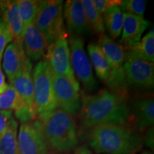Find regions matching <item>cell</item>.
Returning <instances> with one entry per match:
<instances>
[{
	"label": "cell",
	"mask_w": 154,
	"mask_h": 154,
	"mask_svg": "<svg viewBox=\"0 0 154 154\" xmlns=\"http://www.w3.org/2000/svg\"><path fill=\"white\" fill-rule=\"evenodd\" d=\"M79 113L83 131L105 124L128 126L129 119L126 98L107 89H102L94 95L83 96Z\"/></svg>",
	"instance_id": "obj_1"
},
{
	"label": "cell",
	"mask_w": 154,
	"mask_h": 154,
	"mask_svg": "<svg viewBox=\"0 0 154 154\" xmlns=\"http://www.w3.org/2000/svg\"><path fill=\"white\" fill-rule=\"evenodd\" d=\"M86 138L93 151L103 154H136L143 146V136L127 126L98 125L86 131Z\"/></svg>",
	"instance_id": "obj_2"
},
{
	"label": "cell",
	"mask_w": 154,
	"mask_h": 154,
	"mask_svg": "<svg viewBox=\"0 0 154 154\" xmlns=\"http://www.w3.org/2000/svg\"><path fill=\"white\" fill-rule=\"evenodd\" d=\"M37 119L48 146L58 153L76 149L79 135L76 121L72 115L57 108Z\"/></svg>",
	"instance_id": "obj_3"
},
{
	"label": "cell",
	"mask_w": 154,
	"mask_h": 154,
	"mask_svg": "<svg viewBox=\"0 0 154 154\" xmlns=\"http://www.w3.org/2000/svg\"><path fill=\"white\" fill-rule=\"evenodd\" d=\"M98 46L106 58L111 69V74L106 84L110 91L127 99V87L124 70L125 61L124 48L120 44L105 34L99 36Z\"/></svg>",
	"instance_id": "obj_4"
},
{
	"label": "cell",
	"mask_w": 154,
	"mask_h": 154,
	"mask_svg": "<svg viewBox=\"0 0 154 154\" xmlns=\"http://www.w3.org/2000/svg\"><path fill=\"white\" fill-rule=\"evenodd\" d=\"M53 76L52 69L47 60L38 61L32 72L34 103L37 117L57 108L53 88Z\"/></svg>",
	"instance_id": "obj_5"
},
{
	"label": "cell",
	"mask_w": 154,
	"mask_h": 154,
	"mask_svg": "<svg viewBox=\"0 0 154 154\" xmlns=\"http://www.w3.org/2000/svg\"><path fill=\"white\" fill-rule=\"evenodd\" d=\"M38 30L45 36L49 46L64 29L63 1H42L34 21Z\"/></svg>",
	"instance_id": "obj_6"
},
{
	"label": "cell",
	"mask_w": 154,
	"mask_h": 154,
	"mask_svg": "<svg viewBox=\"0 0 154 154\" xmlns=\"http://www.w3.org/2000/svg\"><path fill=\"white\" fill-rule=\"evenodd\" d=\"M69 46L70 61L75 77H77L87 91L96 90L98 84L94 77L91 61L86 54L82 38L69 34Z\"/></svg>",
	"instance_id": "obj_7"
},
{
	"label": "cell",
	"mask_w": 154,
	"mask_h": 154,
	"mask_svg": "<svg viewBox=\"0 0 154 154\" xmlns=\"http://www.w3.org/2000/svg\"><path fill=\"white\" fill-rule=\"evenodd\" d=\"M47 49V61L54 75L66 77L76 87L79 88V84L74 76L71 65L70 49L65 29L48 47Z\"/></svg>",
	"instance_id": "obj_8"
},
{
	"label": "cell",
	"mask_w": 154,
	"mask_h": 154,
	"mask_svg": "<svg viewBox=\"0 0 154 154\" xmlns=\"http://www.w3.org/2000/svg\"><path fill=\"white\" fill-rule=\"evenodd\" d=\"M124 70L128 88L138 91H147L153 88V62L140 59L126 60Z\"/></svg>",
	"instance_id": "obj_9"
},
{
	"label": "cell",
	"mask_w": 154,
	"mask_h": 154,
	"mask_svg": "<svg viewBox=\"0 0 154 154\" xmlns=\"http://www.w3.org/2000/svg\"><path fill=\"white\" fill-rule=\"evenodd\" d=\"M19 154H48V146L38 120L22 123L17 134Z\"/></svg>",
	"instance_id": "obj_10"
},
{
	"label": "cell",
	"mask_w": 154,
	"mask_h": 154,
	"mask_svg": "<svg viewBox=\"0 0 154 154\" xmlns=\"http://www.w3.org/2000/svg\"><path fill=\"white\" fill-rule=\"evenodd\" d=\"M129 110L128 124L136 131H144L153 127L154 124V101L151 95L133 97L128 103Z\"/></svg>",
	"instance_id": "obj_11"
},
{
	"label": "cell",
	"mask_w": 154,
	"mask_h": 154,
	"mask_svg": "<svg viewBox=\"0 0 154 154\" xmlns=\"http://www.w3.org/2000/svg\"><path fill=\"white\" fill-rule=\"evenodd\" d=\"M53 88L57 108L72 116L79 113L81 109L79 88L66 77L54 75Z\"/></svg>",
	"instance_id": "obj_12"
},
{
	"label": "cell",
	"mask_w": 154,
	"mask_h": 154,
	"mask_svg": "<svg viewBox=\"0 0 154 154\" xmlns=\"http://www.w3.org/2000/svg\"><path fill=\"white\" fill-rule=\"evenodd\" d=\"M2 57V67L9 81L12 80L32 65L25 53L23 41H12L5 49Z\"/></svg>",
	"instance_id": "obj_13"
},
{
	"label": "cell",
	"mask_w": 154,
	"mask_h": 154,
	"mask_svg": "<svg viewBox=\"0 0 154 154\" xmlns=\"http://www.w3.org/2000/svg\"><path fill=\"white\" fill-rule=\"evenodd\" d=\"M63 17L66 19L69 34L81 37L92 32L88 24L85 10L79 0H69L65 3Z\"/></svg>",
	"instance_id": "obj_14"
},
{
	"label": "cell",
	"mask_w": 154,
	"mask_h": 154,
	"mask_svg": "<svg viewBox=\"0 0 154 154\" xmlns=\"http://www.w3.org/2000/svg\"><path fill=\"white\" fill-rule=\"evenodd\" d=\"M22 39L25 53L30 61L39 60L49 47L45 36L38 30L34 22L24 29Z\"/></svg>",
	"instance_id": "obj_15"
},
{
	"label": "cell",
	"mask_w": 154,
	"mask_h": 154,
	"mask_svg": "<svg viewBox=\"0 0 154 154\" xmlns=\"http://www.w3.org/2000/svg\"><path fill=\"white\" fill-rule=\"evenodd\" d=\"M149 25V22L144 19L143 17L124 13L121 43L124 44L126 48L137 44Z\"/></svg>",
	"instance_id": "obj_16"
},
{
	"label": "cell",
	"mask_w": 154,
	"mask_h": 154,
	"mask_svg": "<svg viewBox=\"0 0 154 154\" xmlns=\"http://www.w3.org/2000/svg\"><path fill=\"white\" fill-rule=\"evenodd\" d=\"M0 19L5 23L13 41H23V26L15 0L0 1Z\"/></svg>",
	"instance_id": "obj_17"
},
{
	"label": "cell",
	"mask_w": 154,
	"mask_h": 154,
	"mask_svg": "<svg viewBox=\"0 0 154 154\" xmlns=\"http://www.w3.org/2000/svg\"><path fill=\"white\" fill-rule=\"evenodd\" d=\"M9 83L22 97L26 105L36 113L37 112L34 103V82L32 76V65L27 67L24 72L9 81Z\"/></svg>",
	"instance_id": "obj_18"
},
{
	"label": "cell",
	"mask_w": 154,
	"mask_h": 154,
	"mask_svg": "<svg viewBox=\"0 0 154 154\" xmlns=\"http://www.w3.org/2000/svg\"><path fill=\"white\" fill-rule=\"evenodd\" d=\"M125 61L140 59L154 61V32L153 28L143 36L137 44L124 49Z\"/></svg>",
	"instance_id": "obj_19"
},
{
	"label": "cell",
	"mask_w": 154,
	"mask_h": 154,
	"mask_svg": "<svg viewBox=\"0 0 154 154\" xmlns=\"http://www.w3.org/2000/svg\"><path fill=\"white\" fill-rule=\"evenodd\" d=\"M87 49L91 66L95 69L96 74L106 84L111 74V66L106 58L97 44H90Z\"/></svg>",
	"instance_id": "obj_20"
},
{
	"label": "cell",
	"mask_w": 154,
	"mask_h": 154,
	"mask_svg": "<svg viewBox=\"0 0 154 154\" xmlns=\"http://www.w3.org/2000/svg\"><path fill=\"white\" fill-rule=\"evenodd\" d=\"M120 2V1H119ZM104 26L109 31L112 39H116L122 32L124 13L121 10L119 3L111 6L103 17Z\"/></svg>",
	"instance_id": "obj_21"
},
{
	"label": "cell",
	"mask_w": 154,
	"mask_h": 154,
	"mask_svg": "<svg viewBox=\"0 0 154 154\" xmlns=\"http://www.w3.org/2000/svg\"><path fill=\"white\" fill-rule=\"evenodd\" d=\"M27 108L30 109L11 84H8L5 91L0 94V110L18 112Z\"/></svg>",
	"instance_id": "obj_22"
},
{
	"label": "cell",
	"mask_w": 154,
	"mask_h": 154,
	"mask_svg": "<svg viewBox=\"0 0 154 154\" xmlns=\"http://www.w3.org/2000/svg\"><path fill=\"white\" fill-rule=\"evenodd\" d=\"M17 131L18 123L14 119L7 130L0 137V154H19Z\"/></svg>",
	"instance_id": "obj_23"
},
{
	"label": "cell",
	"mask_w": 154,
	"mask_h": 154,
	"mask_svg": "<svg viewBox=\"0 0 154 154\" xmlns=\"http://www.w3.org/2000/svg\"><path fill=\"white\" fill-rule=\"evenodd\" d=\"M18 11L23 26L25 29L33 22L42 1L38 0H17Z\"/></svg>",
	"instance_id": "obj_24"
},
{
	"label": "cell",
	"mask_w": 154,
	"mask_h": 154,
	"mask_svg": "<svg viewBox=\"0 0 154 154\" xmlns=\"http://www.w3.org/2000/svg\"><path fill=\"white\" fill-rule=\"evenodd\" d=\"M82 4L85 10L86 17L91 31L99 34V36L104 34L105 26L103 17L96 9L93 0H82Z\"/></svg>",
	"instance_id": "obj_25"
},
{
	"label": "cell",
	"mask_w": 154,
	"mask_h": 154,
	"mask_svg": "<svg viewBox=\"0 0 154 154\" xmlns=\"http://www.w3.org/2000/svg\"><path fill=\"white\" fill-rule=\"evenodd\" d=\"M119 7L123 13H129L143 17L146 2L144 0H123L119 2Z\"/></svg>",
	"instance_id": "obj_26"
},
{
	"label": "cell",
	"mask_w": 154,
	"mask_h": 154,
	"mask_svg": "<svg viewBox=\"0 0 154 154\" xmlns=\"http://www.w3.org/2000/svg\"><path fill=\"white\" fill-rule=\"evenodd\" d=\"M12 41V36L8 27L0 19V61L2 59L5 49Z\"/></svg>",
	"instance_id": "obj_27"
},
{
	"label": "cell",
	"mask_w": 154,
	"mask_h": 154,
	"mask_svg": "<svg viewBox=\"0 0 154 154\" xmlns=\"http://www.w3.org/2000/svg\"><path fill=\"white\" fill-rule=\"evenodd\" d=\"M14 119L11 111L0 110V137L5 134L10 125L11 121Z\"/></svg>",
	"instance_id": "obj_28"
},
{
	"label": "cell",
	"mask_w": 154,
	"mask_h": 154,
	"mask_svg": "<svg viewBox=\"0 0 154 154\" xmlns=\"http://www.w3.org/2000/svg\"><path fill=\"white\" fill-rule=\"evenodd\" d=\"M96 9L99 11V14L103 17L107 9L111 6L119 3V1H113V0H93Z\"/></svg>",
	"instance_id": "obj_29"
},
{
	"label": "cell",
	"mask_w": 154,
	"mask_h": 154,
	"mask_svg": "<svg viewBox=\"0 0 154 154\" xmlns=\"http://www.w3.org/2000/svg\"><path fill=\"white\" fill-rule=\"evenodd\" d=\"M143 145L151 150H153V127L148 128L146 131L145 136L143 137Z\"/></svg>",
	"instance_id": "obj_30"
},
{
	"label": "cell",
	"mask_w": 154,
	"mask_h": 154,
	"mask_svg": "<svg viewBox=\"0 0 154 154\" xmlns=\"http://www.w3.org/2000/svg\"><path fill=\"white\" fill-rule=\"evenodd\" d=\"M8 84L6 83L5 81V74L2 70V64H1V61H0V94L2 93L5 91V88H7V86Z\"/></svg>",
	"instance_id": "obj_31"
},
{
	"label": "cell",
	"mask_w": 154,
	"mask_h": 154,
	"mask_svg": "<svg viewBox=\"0 0 154 154\" xmlns=\"http://www.w3.org/2000/svg\"><path fill=\"white\" fill-rule=\"evenodd\" d=\"M76 154H94L89 149L86 147H80L77 149Z\"/></svg>",
	"instance_id": "obj_32"
},
{
	"label": "cell",
	"mask_w": 154,
	"mask_h": 154,
	"mask_svg": "<svg viewBox=\"0 0 154 154\" xmlns=\"http://www.w3.org/2000/svg\"><path fill=\"white\" fill-rule=\"evenodd\" d=\"M140 154H153V153H151V151H145L143 152H142Z\"/></svg>",
	"instance_id": "obj_33"
},
{
	"label": "cell",
	"mask_w": 154,
	"mask_h": 154,
	"mask_svg": "<svg viewBox=\"0 0 154 154\" xmlns=\"http://www.w3.org/2000/svg\"><path fill=\"white\" fill-rule=\"evenodd\" d=\"M53 154H63L62 153H53Z\"/></svg>",
	"instance_id": "obj_34"
}]
</instances>
